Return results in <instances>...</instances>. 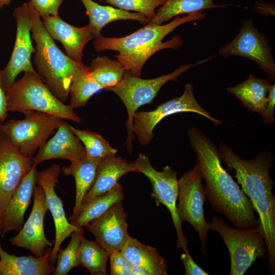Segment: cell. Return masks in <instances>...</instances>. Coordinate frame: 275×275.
<instances>
[{
    "label": "cell",
    "instance_id": "cell-2",
    "mask_svg": "<svg viewBox=\"0 0 275 275\" xmlns=\"http://www.w3.org/2000/svg\"><path fill=\"white\" fill-rule=\"evenodd\" d=\"M219 154L227 168L234 170L237 183L250 199L265 240L269 270L275 272V197L273 180L269 169L273 157L266 151L258 153L253 159H243L237 155L228 146L220 143Z\"/></svg>",
    "mask_w": 275,
    "mask_h": 275
},
{
    "label": "cell",
    "instance_id": "cell-34",
    "mask_svg": "<svg viewBox=\"0 0 275 275\" xmlns=\"http://www.w3.org/2000/svg\"><path fill=\"white\" fill-rule=\"evenodd\" d=\"M127 11H133L142 14L151 19L155 9L161 6L165 0H99Z\"/></svg>",
    "mask_w": 275,
    "mask_h": 275
},
{
    "label": "cell",
    "instance_id": "cell-24",
    "mask_svg": "<svg viewBox=\"0 0 275 275\" xmlns=\"http://www.w3.org/2000/svg\"><path fill=\"white\" fill-rule=\"evenodd\" d=\"M271 85L268 79L257 78L250 74L245 81L235 86L229 87L227 90L238 98L248 111L258 113L263 118Z\"/></svg>",
    "mask_w": 275,
    "mask_h": 275
},
{
    "label": "cell",
    "instance_id": "cell-15",
    "mask_svg": "<svg viewBox=\"0 0 275 275\" xmlns=\"http://www.w3.org/2000/svg\"><path fill=\"white\" fill-rule=\"evenodd\" d=\"M61 173L60 165L53 164L37 172L36 183L43 189L46 204L53 218L55 227V241L50 254V263L54 265L62 242L78 228L69 222L66 216L62 200L55 190Z\"/></svg>",
    "mask_w": 275,
    "mask_h": 275
},
{
    "label": "cell",
    "instance_id": "cell-3",
    "mask_svg": "<svg viewBox=\"0 0 275 275\" xmlns=\"http://www.w3.org/2000/svg\"><path fill=\"white\" fill-rule=\"evenodd\" d=\"M206 15L202 11L176 16L171 22L156 25L147 23L145 26L125 37L120 38L101 36L95 39L93 45L96 51L105 50L119 52L115 57L133 76L141 77L143 65L153 54L166 48L176 49L183 42L179 35L164 42L163 38L179 25L192 21L204 19Z\"/></svg>",
    "mask_w": 275,
    "mask_h": 275
},
{
    "label": "cell",
    "instance_id": "cell-19",
    "mask_svg": "<svg viewBox=\"0 0 275 275\" xmlns=\"http://www.w3.org/2000/svg\"><path fill=\"white\" fill-rule=\"evenodd\" d=\"M86 157L83 144L74 134L70 125L65 121L57 129L54 135L39 149L34 157L37 164L45 160L63 159L77 162Z\"/></svg>",
    "mask_w": 275,
    "mask_h": 275
},
{
    "label": "cell",
    "instance_id": "cell-39",
    "mask_svg": "<svg viewBox=\"0 0 275 275\" xmlns=\"http://www.w3.org/2000/svg\"><path fill=\"white\" fill-rule=\"evenodd\" d=\"M7 100L0 82V123L2 125L8 116Z\"/></svg>",
    "mask_w": 275,
    "mask_h": 275
},
{
    "label": "cell",
    "instance_id": "cell-6",
    "mask_svg": "<svg viewBox=\"0 0 275 275\" xmlns=\"http://www.w3.org/2000/svg\"><path fill=\"white\" fill-rule=\"evenodd\" d=\"M214 56L193 64L182 65L172 72L152 79H143L125 71L120 81L116 86L106 90L117 95L123 102L127 112L128 119L125 126L128 136L126 141L129 153L132 151L134 134L132 131L133 117L136 110L141 106L153 101L160 88L167 82L176 80L182 73L212 59Z\"/></svg>",
    "mask_w": 275,
    "mask_h": 275
},
{
    "label": "cell",
    "instance_id": "cell-5",
    "mask_svg": "<svg viewBox=\"0 0 275 275\" xmlns=\"http://www.w3.org/2000/svg\"><path fill=\"white\" fill-rule=\"evenodd\" d=\"M8 112L28 110L43 112L80 123V118L71 105H66L50 91L36 71L25 72L5 92Z\"/></svg>",
    "mask_w": 275,
    "mask_h": 275
},
{
    "label": "cell",
    "instance_id": "cell-41",
    "mask_svg": "<svg viewBox=\"0 0 275 275\" xmlns=\"http://www.w3.org/2000/svg\"><path fill=\"white\" fill-rule=\"evenodd\" d=\"M130 275H150V273L142 267L132 265Z\"/></svg>",
    "mask_w": 275,
    "mask_h": 275
},
{
    "label": "cell",
    "instance_id": "cell-35",
    "mask_svg": "<svg viewBox=\"0 0 275 275\" xmlns=\"http://www.w3.org/2000/svg\"><path fill=\"white\" fill-rule=\"evenodd\" d=\"M110 271L112 275H130L132 264L120 251L109 254Z\"/></svg>",
    "mask_w": 275,
    "mask_h": 275
},
{
    "label": "cell",
    "instance_id": "cell-37",
    "mask_svg": "<svg viewBox=\"0 0 275 275\" xmlns=\"http://www.w3.org/2000/svg\"><path fill=\"white\" fill-rule=\"evenodd\" d=\"M275 104V85H271L268 90L267 105L262 118L265 124H271L274 122V109Z\"/></svg>",
    "mask_w": 275,
    "mask_h": 275
},
{
    "label": "cell",
    "instance_id": "cell-7",
    "mask_svg": "<svg viewBox=\"0 0 275 275\" xmlns=\"http://www.w3.org/2000/svg\"><path fill=\"white\" fill-rule=\"evenodd\" d=\"M210 230L223 238L230 256V275H242L258 258H266V246L260 224L247 229L234 228L217 216L209 222Z\"/></svg>",
    "mask_w": 275,
    "mask_h": 275
},
{
    "label": "cell",
    "instance_id": "cell-17",
    "mask_svg": "<svg viewBox=\"0 0 275 275\" xmlns=\"http://www.w3.org/2000/svg\"><path fill=\"white\" fill-rule=\"evenodd\" d=\"M127 216L121 201L115 204L100 216L90 222L86 227L109 253L119 251L130 237L127 230Z\"/></svg>",
    "mask_w": 275,
    "mask_h": 275
},
{
    "label": "cell",
    "instance_id": "cell-8",
    "mask_svg": "<svg viewBox=\"0 0 275 275\" xmlns=\"http://www.w3.org/2000/svg\"><path fill=\"white\" fill-rule=\"evenodd\" d=\"M22 120H10L1 125L0 131L6 135L23 155L33 157L64 122L52 114L28 110Z\"/></svg>",
    "mask_w": 275,
    "mask_h": 275
},
{
    "label": "cell",
    "instance_id": "cell-29",
    "mask_svg": "<svg viewBox=\"0 0 275 275\" xmlns=\"http://www.w3.org/2000/svg\"><path fill=\"white\" fill-rule=\"evenodd\" d=\"M103 88L91 76L88 66L84 65L75 73L70 87V103L74 108L85 106L90 98Z\"/></svg>",
    "mask_w": 275,
    "mask_h": 275
},
{
    "label": "cell",
    "instance_id": "cell-16",
    "mask_svg": "<svg viewBox=\"0 0 275 275\" xmlns=\"http://www.w3.org/2000/svg\"><path fill=\"white\" fill-rule=\"evenodd\" d=\"M34 203L30 216L18 234L10 239L12 245L29 250L35 256L44 255L47 247L53 245L45 236L44 219L48 211L45 195L39 185L34 191Z\"/></svg>",
    "mask_w": 275,
    "mask_h": 275
},
{
    "label": "cell",
    "instance_id": "cell-1",
    "mask_svg": "<svg viewBox=\"0 0 275 275\" xmlns=\"http://www.w3.org/2000/svg\"><path fill=\"white\" fill-rule=\"evenodd\" d=\"M187 136L205 182L206 199L213 210L224 215L236 228L257 226L259 221L250 199L223 167L214 144L197 127L190 129Z\"/></svg>",
    "mask_w": 275,
    "mask_h": 275
},
{
    "label": "cell",
    "instance_id": "cell-25",
    "mask_svg": "<svg viewBox=\"0 0 275 275\" xmlns=\"http://www.w3.org/2000/svg\"><path fill=\"white\" fill-rule=\"evenodd\" d=\"M100 160L85 157L80 161L71 162L69 166L62 169L63 174L73 176L75 182V200L73 213L68 218L70 222L77 216L84 198L94 183L97 168Z\"/></svg>",
    "mask_w": 275,
    "mask_h": 275
},
{
    "label": "cell",
    "instance_id": "cell-32",
    "mask_svg": "<svg viewBox=\"0 0 275 275\" xmlns=\"http://www.w3.org/2000/svg\"><path fill=\"white\" fill-rule=\"evenodd\" d=\"M70 128L80 140L86 151V157L91 159H101L115 155L117 150L100 134L88 130H80L70 125Z\"/></svg>",
    "mask_w": 275,
    "mask_h": 275
},
{
    "label": "cell",
    "instance_id": "cell-33",
    "mask_svg": "<svg viewBox=\"0 0 275 275\" xmlns=\"http://www.w3.org/2000/svg\"><path fill=\"white\" fill-rule=\"evenodd\" d=\"M84 229L78 228L71 234L70 241L64 249L59 250L57 256V266L54 275H66L75 267L80 265L79 250L84 237Z\"/></svg>",
    "mask_w": 275,
    "mask_h": 275
},
{
    "label": "cell",
    "instance_id": "cell-12",
    "mask_svg": "<svg viewBox=\"0 0 275 275\" xmlns=\"http://www.w3.org/2000/svg\"><path fill=\"white\" fill-rule=\"evenodd\" d=\"M218 52L226 58L236 56L248 58L255 62L269 79H275V63L268 39L255 26L252 18L242 21L236 37L222 46Z\"/></svg>",
    "mask_w": 275,
    "mask_h": 275
},
{
    "label": "cell",
    "instance_id": "cell-27",
    "mask_svg": "<svg viewBox=\"0 0 275 275\" xmlns=\"http://www.w3.org/2000/svg\"><path fill=\"white\" fill-rule=\"evenodd\" d=\"M124 198L123 187L118 182L108 192L82 202L77 216L70 223L78 228L86 227L90 222L100 216L115 204L122 201Z\"/></svg>",
    "mask_w": 275,
    "mask_h": 275
},
{
    "label": "cell",
    "instance_id": "cell-14",
    "mask_svg": "<svg viewBox=\"0 0 275 275\" xmlns=\"http://www.w3.org/2000/svg\"><path fill=\"white\" fill-rule=\"evenodd\" d=\"M34 163V157L22 154L0 131V237L8 203L22 178Z\"/></svg>",
    "mask_w": 275,
    "mask_h": 275
},
{
    "label": "cell",
    "instance_id": "cell-30",
    "mask_svg": "<svg viewBox=\"0 0 275 275\" xmlns=\"http://www.w3.org/2000/svg\"><path fill=\"white\" fill-rule=\"evenodd\" d=\"M88 69L93 78L104 89L118 84L125 72L118 61L103 56L94 59Z\"/></svg>",
    "mask_w": 275,
    "mask_h": 275
},
{
    "label": "cell",
    "instance_id": "cell-9",
    "mask_svg": "<svg viewBox=\"0 0 275 275\" xmlns=\"http://www.w3.org/2000/svg\"><path fill=\"white\" fill-rule=\"evenodd\" d=\"M203 177L197 163L178 180L179 202L177 212L181 223H188L197 232L201 250L205 256L210 230L209 222L205 218L204 205L206 199Z\"/></svg>",
    "mask_w": 275,
    "mask_h": 275
},
{
    "label": "cell",
    "instance_id": "cell-36",
    "mask_svg": "<svg viewBox=\"0 0 275 275\" xmlns=\"http://www.w3.org/2000/svg\"><path fill=\"white\" fill-rule=\"evenodd\" d=\"M64 0H31L29 3L41 17L59 15V8Z\"/></svg>",
    "mask_w": 275,
    "mask_h": 275
},
{
    "label": "cell",
    "instance_id": "cell-18",
    "mask_svg": "<svg viewBox=\"0 0 275 275\" xmlns=\"http://www.w3.org/2000/svg\"><path fill=\"white\" fill-rule=\"evenodd\" d=\"M41 19L52 39L62 44L67 56L77 63H82L85 46L95 39L89 24L76 27L63 20L59 15L44 16Z\"/></svg>",
    "mask_w": 275,
    "mask_h": 275
},
{
    "label": "cell",
    "instance_id": "cell-10",
    "mask_svg": "<svg viewBox=\"0 0 275 275\" xmlns=\"http://www.w3.org/2000/svg\"><path fill=\"white\" fill-rule=\"evenodd\" d=\"M183 112L201 115L216 125L224 123L222 121L212 117L200 105L195 97L193 84L187 83L181 96L160 104L154 110L136 112L133 117V133L136 135L142 146H146L154 138V129L162 119L169 115Z\"/></svg>",
    "mask_w": 275,
    "mask_h": 275
},
{
    "label": "cell",
    "instance_id": "cell-42",
    "mask_svg": "<svg viewBox=\"0 0 275 275\" xmlns=\"http://www.w3.org/2000/svg\"><path fill=\"white\" fill-rule=\"evenodd\" d=\"M12 0H0V9L4 6H8L11 3Z\"/></svg>",
    "mask_w": 275,
    "mask_h": 275
},
{
    "label": "cell",
    "instance_id": "cell-40",
    "mask_svg": "<svg viewBox=\"0 0 275 275\" xmlns=\"http://www.w3.org/2000/svg\"><path fill=\"white\" fill-rule=\"evenodd\" d=\"M268 4H266L265 2L257 3L255 6V10L260 14H264V15L267 13H271L269 12V7Z\"/></svg>",
    "mask_w": 275,
    "mask_h": 275
},
{
    "label": "cell",
    "instance_id": "cell-20",
    "mask_svg": "<svg viewBox=\"0 0 275 275\" xmlns=\"http://www.w3.org/2000/svg\"><path fill=\"white\" fill-rule=\"evenodd\" d=\"M36 166L34 162L21 180L8 203L3 215L2 238L9 232L19 231L22 227L25 212L30 204L36 186Z\"/></svg>",
    "mask_w": 275,
    "mask_h": 275
},
{
    "label": "cell",
    "instance_id": "cell-28",
    "mask_svg": "<svg viewBox=\"0 0 275 275\" xmlns=\"http://www.w3.org/2000/svg\"><path fill=\"white\" fill-rule=\"evenodd\" d=\"M213 2L214 0H165L147 23L160 25L181 14H189L205 9L227 6L216 5Z\"/></svg>",
    "mask_w": 275,
    "mask_h": 275
},
{
    "label": "cell",
    "instance_id": "cell-26",
    "mask_svg": "<svg viewBox=\"0 0 275 275\" xmlns=\"http://www.w3.org/2000/svg\"><path fill=\"white\" fill-rule=\"evenodd\" d=\"M89 17L90 25L95 39L107 24L118 20L131 19L148 23L150 19L140 13H132L111 6H102L92 0H80Z\"/></svg>",
    "mask_w": 275,
    "mask_h": 275
},
{
    "label": "cell",
    "instance_id": "cell-13",
    "mask_svg": "<svg viewBox=\"0 0 275 275\" xmlns=\"http://www.w3.org/2000/svg\"><path fill=\"white\" fill-rule=\"evenodd\" d=\"M32 9L30 3H25L17 7L13 13L17 23L15 43L7 66L0 70V82L5 93L19 73L35 71L31 63L32 54L35 52L31 35Z\"/></svg>",
    "mask_w": 275,
    "mask_h": 275
},
{
    "label": "cell",
    "instance_id": "cell-38",
    "mask_svg": "<svg viewBox=\"0 0 275 275\" xmlns=\"http://www.w3.org/2000/svg\"><path fill=\"white\" fill-rule=\"evenodd\" d=\"M180 259L183 264L185 275H208L209 273L196 264L189 254L183 253Z\"/></svg>",
    "mask_w": 275,
    "mask_h": 275
},
{
    "label": "cell",
    "instance_id": "cell-4",
    "mask_svg": "<svg viewBox=\"0 0 275 275\" xmlns=\"http://www.w3.org/2000/svg\"><path fill=\"white\" fill-rule=\"evenodd\" d=\"M32 7L31 33L36 44L34 62L37 72L52 93L64 103L69 95L74 75L84 64L74 61L58 47L41 17Z\"/></svg>",
    "mask_w": 275,
    "mask_h": 275
},
{
    "label": "cell",
    "instance_id": "cell-23",
    "mask_svg": "<svg viewBox=\"0 0 275 275\" xmlns=\"http://www.w3.org/2000/svg\"><path fill=\"white\" fill-rule=\"evenodd\" d=\"M120 251L132 265L144 268L150 275L168 274L167 260L154 247L144 244L130 236Z\"/></svg>",
    "mask_w": 275,
    "mask_h": 275
},
{
    "label": "cell",
    "instance_id": "cell-11",
    "mask_svg": "<svg viewBox=\"0 0 275 275\" xmlns=\"http://www.w3.org/2000/svg\"><path fill=\"white\" fill-rule=\"evenodd\" d=\"M132 163L136 172L144 174L150 181L152 188L151 196L155 199L156 205L159 206L161 204L169 211L177 233V248H181L184 253L189 254L188 240L183 234L176 209L178 195L177 172L168 166L164 167L161 171L156 170L148 157L142 153Z\"/></svg>",
    "mask_w": 275,
    "mask_h": 275
},
{
    "label": "cell",
    "instance_id": "cell-22",
    "mask_svg": "<svg viewBox=\"0 0 275 275\" xmlns=\"http://www.w3.org/2000/svg\"><path fill=\"white\" fill-rule=\"evenodd\" d=\"M136 172L133 164L121 157L109 156L101 159L96 170L94 183L82 202L105 194L113 188L125 174Z\"/></svg>",
    "mask_w": 275,
    "mask_h": 275
},
{
    "label": "cell",
    "instance_id": "cell-43",
    "mask_svg": "<svg viewBox=\"0 0 275 275\" xmlns=\"http://www.w3.org/2000/svg\"><path fill=\"white\" fill-rule=\"evenodd\" d=\"M1 125H2V124L0 123V127H1Z\"/></svg>",
    "mask_w": 275,
    "mask_h": 275
},
{
    "label": "cell",
    "instance_id": "cell-21",
    "mask_svg": "<svg viewBox=\"0 0 275 275\" xmlns=\"http://www.w3.org/2000/svg\"><path fill=\"white\" fill-rule=\"evenodd\" d=\"M51 249L41 257L17 256L5 251L0 243V275H48L55 267L50 263Z\"/></svg>",
    "mask_w": 275,
    "mask_h": 275
},
{
    "label": "cell",
    "instance_id": "cell-31",
    "mask_svg": "<svg viewBox=\"0 0 275 275\" xmlns=\"http://www.w3.org/2000/svg\"><path fill=\"white\" fill-rule=\"evenodd\" d=\"M109 254L97 241L89 240L84 236L79 246V264L87 268L92 275H106Z\"/></svg>",
    "mask_w": 275,
    "mask_h": 275
}]
</instances>
